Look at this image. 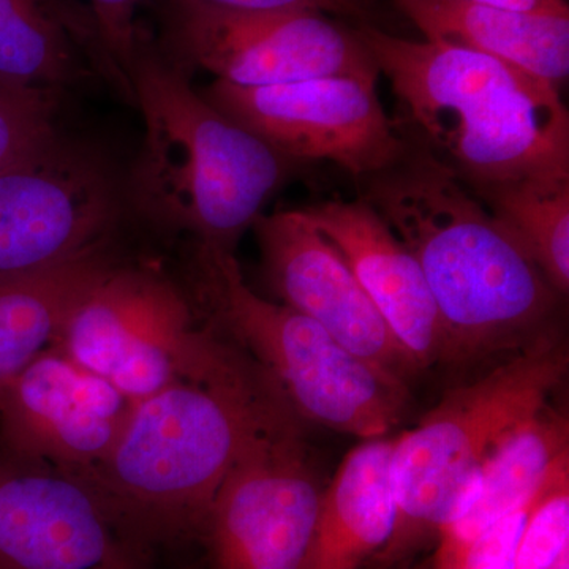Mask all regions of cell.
Here are the masks:
<instances>
[{"instance_id": "cell-19", "label": "cell", "mask_w": 569, "mask_h": 569, "mask_svg": "<svg viewBox=\"0 0 569 569\" xmlns=\"http://www.w3.org/2000/svg\"><path fill=\"white\" fill-rule=\"evenodd\" d=\"M426 40L482 52L559 86L569 73V14L477 0H392Z\"/></svg>"}, {"instance_id": "cell-27", "label": "cell", "mask_w": 569, "mask_h": 569, "mask_svg": "<svg viewBox=\"0 0 569 569\" xmlns=\"http://www.w3.org/2000/svg\"><path fill=\"white\" fill-rule=\"evenodd\" d=\"M501 9L527 11L539 14H569L565 0H477Z\"/></svg>"}, {"instance_id": "cell-25", "label": "cell", "mask_w": 569, "mask_h": 569, "mask_svg": "<svg viewBox=\"0 0 569 569\" xmlns=\"http://www.w3.org/2000/svg\"><path fill=\"white\" fill-rule=\"evenodd\" d=\"M541 486L529 500L508 512L475 542L463 560L462 569H515L520 538Z\"/></svg>"}, {"instance_id": "cell-5", "label": "cell", "mask_w": 569, "mask_h": 569, "mask_svg": "<svg viewBox=\"0 0 569 569\" xmlns=\"http://www.w3.org/2000/svg\"><path fill=\"white\" fill-rule=\"evenodd\" d=\"M568 369L561 340L546 332L485 377L449 391L418 426L395 438V530L381 569L410 559L458 511L490 456L549 403Z\"/></svg>"}, {"instance_id": "cell-11", "label": "cell", "mask_w": 569, "mask_h": 569, "mask_svg": "<svg viewBox=\"0 0 569 569\" xmlns=\"http://www.w3.org/2000/svg\"><path fill=\"white\" fill-rule=\"evenodd\" d=\"M201 93L296 162L329 160L362 179L407 151V137L383 110L376 81L328 77L246 89L216 80Z\"/></svg>"}, {"instance_id": "cell-7", "label": "cell", "mask_w": 569, "mask_h": 569, "mask_svg": "<svg viewBox=\"0 0 569 569\" xmlns=\"http://www.w3.org/2000/svg\"><path fill=\"white\" fill-rule=\"evenodd\" d=\"M132 402L183 381L234 380L257 366L198 329L170 280L112 264L77 307L54 346Z\"/></svg>"}, {"instance_id": "cell-12", "label": "cell", "mask_w": 569, "mask_h": 569, "mask_svg": "<svg viewBox=\"0 0 569 569\" xmlns=\"http://www.w3.org/2000/svg\"><path fill=\"white\" fill-rule=\"evenodd\" d=\"M148 548L88 481L0 449V569H151Z\"/></svg>"}, {"instance_id": "cell-4", "label": "cell", "mask_w": 569, "mask_h": 569, "mask_svg": "<svg viewBox=\"0 0 569 569\" xmlns=\"http://www.w3.org/2000/svg\"><path fill=\"white\" fill-rule=\"evenodd\" d=\"M284 400L258 367L234 380L183 381L133 406L88 481L140 537L203 533L223 479Z\"/></svg>"}, {"instance_id": "cell-21", "label": "cell", "mask_w": 569, "mask_h": 569, "mask_svg": "<svg viewBox=\"0 0 569 569\" xmlns=\"http://www.w3.org/2000/svg\"><path fill=\"white\" fill-rule=\"evenodd\" d=\"M560 295L569 288V179H519L471 192Z\"/></svg>"}, {"instance_id": "cell-13", "label": "cell", "mask_w": 569, "mask_h": 569, "mask_svg": "<svg viewBox=\"0 0 569 569\" xmlns=\"http://www.w3.org/2000/svg\"><path fill=\"white\" fill-rule=\"evenodd\" d=\"M134 402L51 347L0 389V449L81 475L108 455Z\"/></svg>"}, {"instance_id": "cell-22", "label": "cell", "mask_w": 569, "mask_h": 569, "mask_svg": "<svg viewBox=\"0 0 569 569\" xmlns=\"http://www.w3.org/2000/svg\"><path fill=\"white\" fill-rule=\"evenodd\" d=\"M569 553V456L550 468L527 520L515 569H552Z\"/></svg>"}, {"instance_id": "cell-8", "label": "cell", "mask_w": 569, "mask_h": 569, "mask_svg": "<svg viewBox=\"0 0 569 569\" xmlns=\"http://www.w3.org/2000/svg\"><path fill=\"white\" fill-rule=\"evenodd\" d=\"M282 400L242 449L206 518L209 569H301L325 485Z\"/></svg>"}, {"instance_id": "cell-16", "label": "cell", "mask_w": 569, "mask_h": 569, "mask_svg": "<svg viewBox=\"0 0 569 569\" xmlns=\"http://www.w3.org/2000/svg\"><path fill=\"white\" fill-rule=\"evenodd\" d=\"M93 74L133 100L89 7L77 0H0V82L59 93Z\"/></svg>"}, {"instance_id": "cell-14", "label": "cell", "mask_w": 569, "mask_h": 569, "mask_svg": "<svg viewBox=\"0 0 569 569\" xmlns=\"http://www.w3.org/2000/svg\"><path fill=\"white\" fill-rule=\"evenodd\" d=\"M266 282L282 305L309 317L356 358L406 385L418 372L350 266L302 209L261 213L253 223Z\"/></svg>"}, {"instance_id": "cell-10", "label": "cell", "mask_w": 569, "mask_h": 569, "mask_svg": "<svg viewBox=\"0 0 569 569\" xmlns=\"http://www.w3.org/2000/svg\"><path fill=\"white\" fill-rule=\"evenodd\" d=\"M119 212L110 167L56 133L0 171V282L103 250Z\"/></svg>"}, {"instance_id": "cell-6", "label": "cell", "mask_w": 569, "mask_h": 569, "mask_svg": "<svg viewBox=\"0 0 569 569\" xmlns=\"http://www.w3.org/2000/svg\"><path fill=\"white\" fill-rule=\"evenodd\" d=\"M194 276L213 321L257 359L299 418L361 440L387 437L402 421L408 387L309 317L254 293L233 252L198 244Z\"/></svg>"}, {"instance_id": "cell-17", "label": "cell", "mask_w": 569, "mask_h": 569, "mask_svg": "<svg viewBox=\"0 0 569 569\" xmlns=\"http://www.w3.org/2000/svg\"><path fill=\"white\" fill-rule=\"evenodd\" d=\"M395 438L362 440L325 486L301 569H359L395 530Z\"/></svg>"}, {"instance_id": "cell-26", "label": "cell", "mask_w": 569, "mask_h": 569, "mask_svg": "<svg viewBox=\"0 0 569 569\" xmlns=\"http://www.w3.org/2000/svg\"><path fill=\"white\" fill-rule=\"evenodd\" d=\"M163 10H201L217 13H287V11H320V13L361 17L358 0H160Z\"/></svg>"}, {"instance_id": "cell-28", "label": "cell", "mask_w": 569, "mask_h": 569, "mask_svg": "<svg viewBox=\"0 0 569 569\" xmlns=\"http://www.w3.org/2000/svg\"><path fill=\"white\" fill-rule=\"evenodd\" d=\"M552 569H569V553L568 556L561 557V559L553 565Z\"/></svg>"}, {"instance_id": "cell-1", "label": "cell", "mask_w": 569, "mask_h": 569, "mask_svg": "<svg viewBox=\"0 0 569 569\" xmlns=\"http://www.w3.org/2000/svg\"><path fill=\"white\" fill-rule=\"evenodd\" d=\"M407 140L396 163L359 179L361 200L417 258L443 321L448 361L529 346L549 332L563 295L448 168Z\"/></svg>"}, {"instance_id": "cell-24", "label": "cell", "mask_w": 569, "mask_h": 569, "mask_svg": "<svg viewBox=\"0 0 569 569\" xmlns=\"http://www.w3.org/2000/svg\"><path fill=\"white\" fill-rule=\"evenodd\" d=\"M88 2L104 47L132 88L130 69H132L138 33L141 29L134 18L141 0H88Z\"/></svg>"}, {"instance_id": "cell-9", "label": "cell", "mask_w": 569, "mask_h": 569, "mask_svg": "<svg viewBox=\"0 0 569 569\" xmlns=\"http://www.w3.org/2000/svg\"><path fill=\"white\" fill-rule=\"evenodd\" d=\"M157 43L187 73L208 70L236 88L328 77L377 82L380 77L355 29L320 11L163 10V31Z\"/></svg>"}, {"instance_id": "cell-23", "label": "cell", "mask_w": 569, "mask_h": 569, "mask_svg": "<svg viewBox=\"0 0 569 569\" xmlns=\"http://www.w3.org/2000/svg\"><path fill=\"white\" fill-rule=\"evenodd\" d=\"M58 97L0 82V171L58 133Z\"/></svg>"}, {"instance_id": "cell-20", "label": "cell", "mask_w": 569, "mask_h": 569, "mask_svg": "<svg viewBox=\"0 0 569 569\" xmlns=\"http://www.w3.org/2000/svg\"><path fill=\"white\" fill-rule=\"evenodd\" d=\"M112 266L103 250L0 282V389L56 339Z\"/></svg>"}, {"instance_id": "cell-18", "label": "cell", "mask_w": 569, "mask_h": 569, "mask_svg": "<svg viewBox=\"0 0 569 569\" xmlns=\"http://www.w3.org/2000/svg\"><path fill=\"white\" fill-rule=\"evenodd\" d=\"M565 455H569L568 418L546 406L496 449L473 490L438 531L433 569H462L475 542L529 500Z\"/></svg>"}, {"instance_id": "cell-15", "label": "cell", "mask_w": 569, "mask_h": 569, "mask_svg": "<svg viewBox=\"0 0 569 569\" xmlns=\"http://www.w3.org/2000/svg\"><path fill=\"white\" fill-rule=\"evenodd\" d=\"M336 247L419 369L448 361L447 332L415 254L365 200L302 209Z\"/></svg>"}, {"instance_id": "cell-2", "label": "cell", "mask_w": 569, "mask_h": 569, "mask_svg": "<svg viewBox=\"0 0 569 569\" xmlns=\"http://www.w3.org/2000/svg\"><path fill=\"white\" fill-rule=\"evenodd\" d=\"M355 31L406 111L402 132L470 192L569 179V114L556 84L455 44Z\"/></svg>"}, {"instance_id": "cell-3", "label": "cell", "mask_w": 569, "mask_h": 569, "mask_svg": "<svg viewBox=\"0 0 569 569\" xmlns=\"http://www.w3.org/2000/svg\"><path fill=\"white\" fill-rule=\"evenodd\" d=\"M130 82L144 119L130 201L159 227L233 252L301 162L212 107L142 29Z\"/></svg>"}]
</instances>
